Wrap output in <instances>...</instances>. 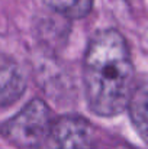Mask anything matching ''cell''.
<instances>
[{
    "instance_id": "cell-1",
    "label": "cell",
    "mask_w": 148,
    "mask_h": 149,
    "mask_svg": "<svg viewBox=\"0 0 148 149\" xmlns=\"http://www.w3.org/2000/svg\"><path fill=\"white\" fill-rule=\"evenodd\" d=\"M134 64L128 44L116 29L97 32L84 55V87L89 107L97 116L123 111L132 93Z\"/></svg>"
},
{
    "instance_id": "cell-2",
    "label": "cell",
    "mask_w": 148,
    "mask_h": 149,
    "mask_svg": "<svg viewBox=\"0 0 148 149\" xmlns=\"http://www.w3.org/2000/svg\"><path fill=\"white\" fill-rule=\"evenodd\" d=\"M51 110L41 99L31 100L18 114L4 122L0 132L18 148H36L51 125Z\"/></svg>"
},
{
    "instance_id": "cell-3",
    "label": "cell",
    "mask_w": 148,
    "mask_h": 149,
    "mask_svg": "<svg viewBox=\"0 0 148 149\" xmlns=\"http://www.w3.org/2000/svg\"><path fill=\"white\" fill-rule=\"evenodd\" d=\"M90 123L79 116H62L51 122L38 149H92Z\"/></svg>"
},
{
    "instance_id": "cell-4",
    "label": "cell",
    "mask_w": 148,
    "mask_h": 149,
    "mask_svg": "<svg viewBox=\"0 0 148 149\" xmlns=\"http://www.w3.org/2000/svg\"><path fill=\"white\" fill-rule=\"evenodd\" d=\"M25 77L20 67L9 56L0 55V107L13 104L25 91Z\"/></svg>"
},
{
    "instance_id": "cell-5",
    "label": "cell",
    "mask_w": 148,
    "mask_h": 149,
    "mask_svg": "<svg viewBox=\"0 0 148 149\" xmlns=\"http://www.w3.org/2000/svg\"><path fill=\"white\" fill-rule=\"evenodd\" d=\"M126 107L135 130L148 145V81L132 90Z\"/></svg>"
},
{
    "instance_id": "cell-6",
    "label": "cell",
    "mask_w": 148,
    "mask_h": 149,
    "mask_svg": "<svg viewBox=\"0 0 148 149\" xmlns=\"http://www.w3.org/2000/svg\"><path fill=\"white\" fill-rule=\"evenodd\" d=\"M45 4L68 19H80L89 15L93 0H44Z\"/></svg>"
},
{
    "instance_id": "cell-7",
    "label": "cell",
    "mask_w": 148,
    "mask_h": 149,
    "mask_svg": "<svg viewBox=\"0 0 148 149\" xmlns=\"http://www.w3.org/2000/svg\"><path fill=\"white\" fill-rule=\"evenodd\" d=\"M115 149H134V148H129V146H119V148H115Z\"/></svg>"
}]
</instances>
